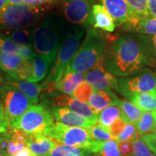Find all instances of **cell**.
I'll use <instances>...</instances> for the list:
<instances>
[{
    "label": "cell",
    "mask_w": 156,
    "mask_h": 156,
    "mask_svg": "<svg viewBox=\"0 0 156 156\" xmlns=\"http://www.w3.org/2000/svg\"><path fill=\"white\" fill-rule=\"evenodd\" d=\"M139 19L151 17L148 13V0H126Z\"/></svg>",
    "instance_id": "cell-31"
},
{
    "label": "cell",
    "mask_w": 156,
    "mask_h": 156,
    "mask_svg": "<svg viewBox=\"0 0 156 156\" xmlns=\"http://www.w3.org/2000/svg\"><path fill=\"white\" fill-rule=\"evenodd\" d=\"M129 123L130 122L122 118L116 119L112 125L109 126V130H110L111 134L114 136L115 139H116L117 136L122 133L126 126V124H129Z\"/></svg>",
    "instance_id": "cell-37"
},
{
    "label": "cell",
    "mask_w": 156,
    "mask_h": 156,
    "mask_svg": "<svg viewBox=\"0 0 156 156\" xmlns=\"http://www.w3.org/2000/svg\"><path fill=\"white\" fill-rule=\"evenodd\" d=\"M20 47L7 36L0 34V52L4 54H19Z\"/></svg>",
    "instance_id": "cell-33"
},
{
    "label": "cell",
    "mask_w": 156,
    "mask_h": 156,
    "mask_svg": "<svg viewBox=\"0 0 156 156\" xmlns=\"http://www.w3.org/2000/svg\"><path fill=\"white\" fill-rule=\"evenodd\" d=\"M155 114L153 112H144L140 119L134 123L136 132L139 136H142L152 132L154 123H155Z\"/></svg>",
    "instance_id": "cell-26"
},
{
    "label": "cell",
    "mask_w": 156,
    "mask_h": 156,
    "mask_svg": "<svg viewBox=\"0 0 156 156\" xmlns=\"http://www.w3.org/2000/svg\"><path fill=\"white\" fill-rule=\"evenodd\" d=\"M62 23L57 17L48 16L33 30V46L36 54L54 62L61 46Z\"/></svg>",
    "instance_id": "cell-2"
},
{
    "label": "cell",
    "mask_w": 156,
    "mask_h": 156,
    "mask_svg": "<svg viewBox=\"0 0 156 156\" xmlns=\"http://www.w3.org/2000/svg\"><path fill=\"white\" fill-rule=\"evenodd\" d=\"M140 139L156 155V134L149 133L145 134V135L140 136Z\"/></svg>",
    "instance_id": "cell-39"
},
{
    "label": "cell",
    "mask_w": 156,
    "mask_h": 156,
    "mask_svg": "<svg viewBox=\"0 0 156 156\" xmlns=\"http://www.w3.org/2000/svg\"><path fill=\"white\" fill-rule=\"evenodd\" d=\"M142 112H153L156 108V89L151 92L134 93L126 97Z\"/></svg>",
    "instance_id": "cell-19"
},
{
    "label": "cell",
    "mask_w": 156,
    "mask_h": 156,
    "mask_svg": "<svg viewBox=\"0 0 156 156\" xmlns=\"http://www.w3.org/2000/svg\"><path fill=\"white\" fill-rule=\"evenodd\" d=\"M8 84L12 85L20 90L27 98L32 101L34 104L38 103V96L43 90V85L36 83H30L28 81H19L15 80H9Z\"/></svg>",
    "instance_id": "cell-20"
},
{
    "label": "cell",
    "mask_w": 156,
    "mask_h": 156,
    "mask_svg": "<svg viewBox=\"0 0 156 156\" xmlns=\"http://www.w3.org/2000/svg\"><path fill=\"white\" fill-rule=\"evenodd\" d=\"M155 123H154V126L153 128V130H152V132L154 134H156V115H155Z\"/></svg>",
    "instance_id": "cell-48"
},
{
    "label": "cell",
    "mask_w": 156,
    "mask_h": 156,
    "mask_svg": "<svg viewBox=\"0 0 156 156\" xmlns=\"http://www.w3.org/2000/svg\"><path fill=\"white\" fill-rule=\"evenodd\" d=\"M105 58H106V56L101 58L94 67L85 74V80L93 87L95 84L102 80L108 73L106 67Z\"/></svg>",
    "instance_id": "cell-24"
},
{
    "label": "cell",
    "mask_w": 156,
    "mask_h": 156,
    "mask_svg": "<svg viewBox=\"0 0 156 156\" xmlns=\"http://www.w3.org/2000/svg\"><path fill=\"white\" fill-rule=\"evenodd\" d=\"M129 156H133V155H129Z\"/></svg>",
    "instance_id": "cell-51"
},
{
    "label": "cell",
    "mask_w": 156,
    "mask_h": 156,
    "mask_svg": "<svg viewBox=\"0 0 156 156\" xmlns=\"http://www.w3.org/2000/svg\"><path fill=\"white\" fill-rule=\"evenodd\" d=\"M105 62L108 73L119 77L156 66L147 36L135 33H124L115 38L111 42Z\"/></svg>",
    "instance_id": "cell-1"
},
{
    "label": "cell",
    "mask_w": 156,
    "mask_h": 156,
    "mask_svg": "<svg viewBox=\"0 0 156 156\" xmlns=\"http://www.w3.org/2000/svg\"><path fill=\"white\" fill-rule=\"evenodd\" d=\"M46 8L19 4L7 5L0 12V30L28 29L38 23Z\"/></svg>",
    "instance_id": "cell-4"
},
{
    "label": "cell",
    "mask_w": 156,
    "mask_h": 156,
    "mask_svg": "<svg viewBox=\"0 0 156 156\" xmlns=\"http://www.w3.org/2000/svg\"><path fill=\"white\" fill-rule=\"evenodd\" d=\"M132 155L133 156H155L149 147L140 140V137H136L132 140Z\"/></svg>",
    "instance_id": "cell-35"
},
{
    "label": "cell",
    "mask_w": 156,
    "mask_h": 156,
    "mask_svg": "<svg viewBox=\"0 0 156 156\" xmlns=\"http://www.w3.org/2000/svg\"><path fill=\"white\" fill-rule=\"evenodd\" d=\"M51 112L56 122L64 125L84 129H88L93 126L92 123L86 118L77 113L73 112L67 107L54 106Z\"/></svg>",
    "instance_id": "cell-13"
},
{
    "label": "cell",
    "mask_w": 156,
    "mask_h": 156,
    "mask_svg": "<svg viewBox=\"0 0 156 156\" xmlns=\"http://www.w3.org/2000/svg\"><path fill=\"white\" fill-rule=\"evenodd\" d=\"M7 5H8L7 0H0V12Z\"/></svg>",
    "instance_id": "cell-46"
},
{
    "label": "cell",
    "mask_w": 156,
    "mask_h": 156,
    "mask_svg": "<svg viewBox=\"0 0 156 156\" xmlns=\"http://www.w3.org/2000/svg\"><path fill=\"white\" fill-rule=\"evenodd\" d=\"M148 13L151 17H156V0H148Z\"/></svg>",
    "instance_id": "cell-43"
},
{
    "label": "cell",
    "mask_w": 156,
    "mask_h": 156,
    "mask_svg": "<svg viewBox=\"0 0 156 156\" xmlns=\"http://www.w3.org/2000/svg\"><path fill=\"white\" fill-rule=\"evenodd\" d=\"M8 5H19L23 4V0H7Z\"/></svg>",
    "instance_id": "cell-45"
},
{
    "label": "cell",
    "mask_w": 156,
    "mask_h": 156,
    "mask_svg": "<svg viewBox=\"0 0 156 156\" xmlns=\"http://www.w3.org/2000/svg\"><path fill=\"white\" fill-rule=\"evenodd\" d=\"M85 74L65 71L55 83V88L63 94L70 95L85 81Z\"/></svg>",
    "instance_id": "cell-16"
},
{
    "label": "cell",
    "mask_w": 156,
    "mask_h": 156,
    "mask_svg": "<svg viewBox=\"0 0 156 156\" xmlns=\"http://www.w3.org/2000/svg\"><path fill=\"white\" fill-rule=\"evenodd\" d=\"M55 140L58 145L83 148L87 151L93 143L87 129L68 126L60 123H54L47 135Z\"/></svg>",
    "instance_id": "cell-7"
},
{
    "label": "cell",
    "mask_w": 156,
    "mask_h": 156,
    "mask_svg": "<svg viewBox=\"0 0 156 156\" xmlns=\"http://www.w3.org/2000/svg\"><path fill=\"white\" fill-rule=\"evenodd\" d=\"M93 0H62L64 17L70 23L79 25H91Z\"/></svg>",
    "instance_id": "cell-10"
},
{
    "label": "cell",
    "mask_w": 156,
    "mask_h": 156,
    "mask_svg": "<svg viewBox=\"0 0 156 156\" xmlns=\"http://www.w3.org/2000/svg\"><path fill=\"white\" fill-rule=\"evenodd\" d=\"M107 50L108 45L105 36L95 30H87L79 51L66 71L87 73L106 56Z\"/></svg>",
    "instance_id": "cell-3"
},
{
    "label": "cell",
    "mask_w": 156,
    "mask_h": 156,
    "mask_svg": "<svg viewBox=\"0 0 156 156\" xmlns=\"http://www.w3.org/2000/svg\"><path fill=\"white\" fill-rule=\"evenodd\" d=\"M89 136L92 140L98 141H107L110 140H116L110 133L109 127H106L100 124H95L87 129Z\"/></svg>",
    "instance_id": "cell-30"
},
{
    "label": "cell",
    "mask_w": 156,
    "mask_h": 156,
    "mask_svg": "<svg viewBox=\"0 0 156 156\" xmlns=\"http://www.w3.org/2000/svg\"><path fill=\"white\" fill-rule=\"evenodd\" d=\"M119 98L112 91L97 90L93 89V91L90 97L88 104L93 110L98 114L99 112L111 106H116V103Z\"/></svg>",
    "instance_id": "cell-17"
},
{
    "label": "cell",
    "mask_w": 156,
    "mask_h": 156,
    "mask_svg": "<svg viewBox=\"0 0 156 156\" xmlns=\"http://www.w3.org/2000/svg\"><path fill=\"white\" fill-rule=\"evenodd\" d=\"M124 119L129 122L127 117L123 113L119 107L117 106H111L106 108L98 114V124L106 127H109L115 121L118 119Z\"/></svg>",
    "instance_id": "cell-21"
},
{
    "label": "cell",
    "mask_w": 156,
    "mask_h": 156,
    "mask_svg": "<svg viewBox=\"0 0 156 156\" xmlns=\"http://www.w3.org/2000/svg\"><path fill=\"white\" fill-rule=\"evenodd\" d=\"M0 156H9L8 153H7V151L5 149L2 148L0 147Z\"/></svg>",
    "instance_id": "cell-47"
},
{
    "label": "cell",
    "mask_w": 156,
    "mask_h": 156,
    "mask_svg": "<svg viewBox=\"0 0 156 156\" xmlns=\"http://www.w3.org/2000/svg\"><path fill=\"white\" fill-rule=\"evenodd\" d=\"M94 156H101L100 155H98V154H96V155H95Z\"/></svg>",
    "instance_id": "cell-50"
},
{
    "label": "cell",
    "mask_w": 156,
    "mask_h": 156,
    "mask_svg": "<svg viewBox=\"0 0 156 156\" xmlns=\"http://www.w3.org/2000/svg\"><path fill=\"white\" fill-rule=\"evenodd\" d=\"M156 89V75L145 69L133 75L116 77V91L124 96L134 93L151 92Z\"/></svg>",
    "instance_id": "cell-8"
},
{
    "label": "cell",
    "mask_w": 156,
    "mask_h": 156,
    "mask_svg": "<svg viewBox=\"0 0 156 156\" xmlns=\"http://www.w3.org/2000/svg\"><path fill=\"white\" fill-rule=\"evenodd\" d=\"M119 151L122 156L132 155V145L131 142H119Z\"/></svg>",
    "instance_id": "cell-41"
},
{
    "label": "cell",
    "mask_w": 156,
    "mask_h": 156,
    "mask_svg": "<svg viewBox=\"0 0 156 156\" xmlns=\"http://www.w3.org/2000/svg\"><path fill=\"white\" fill-rule=\"evenodd\" d=\"M91 25L106 32H114L116 25L109 13L100 4H94L91 14Z\"/></svg>",
    "instance_id": "cell-15"
},
{
    "label": "cell",
    "mask_w": 156,
    "mask_h": 156,
    "mask_svg": "<svg viewBox=\"0 0 156 156\" xmlns=\"http://www.w3.org/2000/svg\"><path fill=\"white\" fill-rule=\"evenodd\" d=\"M119 142L116 140L103 142L100 153L102 156H122L119 151Z\"/></svg>",
    "instance_id": "cell-34"
},
{
    "label": "cell",
    "mask_w": 156,
    "mask_h": 156,
    "mask_svg": "<svg viewBox=\"0 0 156 156\" xmlns=\"http://www.w3.org/2000/svg\"><path fill=\"white\" fill-rule=\"evenodd\" d=\"M60 0H23V4L36 7L46 8L58 2Z\"/></svg>",
    "instance_id": "cell-38"
},
{
    "label": "cell",
    "mask_w": 156,
    "mask_h": 156,
    "mask_svg": "<svg viewBox=\"0 0 156 156\" xmlns=\"http://www.w3.org/2000/svg\"><path fill=\"white\" fill-rule=\"evenodd\" d=\"M136 137H139V134L136 132L135 126L132 123H129L126 124L122 133L117 136L116 140L118 142H132Z\"/></svg>",
    "instance_id": "cell-36"
},
{
    "label": "cell",
    "mask_w": 156,
    "mask_h": 156,
    "mask_svg": "<svg viewBox=\"0 0 156 156\" xmlns=\"http://www.w3.org/2000/svg\"><path fill=\"white\" fill-rule=\"evenodd\" d=\"M90 153L83 148L58 145L48 156H86Z\"/></svg>",
    "instance_id": "cell-28"
},
{
    "label": "cell",
    "mask_w": 156,
    "mask_h": 156,
    "mask_svg": "<svg viewBox=\"0 0 156 156\" xmlns=\"http://www.w3.org/2000/svg\"><path fill=\"white\" fill-rule=\"evenodd\" d=\"M83 35L84 30L78 27L66 34L46 81L55 83L62 77L79 51Z\"/></svg>",
    "instance_id": "cell-6"
},
{
    "label": "cell",
    "mask_w": 156,
    "mask_h": 156,
    "mask_svg": "<svg viewBox=\"0 0 156 156\" xmlns=\"http://www.w3.org/2000/svg\"><path fill=\"white\" fill-rule=\"evenodd\" d=\"M93 91V87L85 80L75 89V90L70 95V96L77 98L83 103H88L90 97L92 94Z\"/></svg>",
    "instance_id": "cell-32"
},
{
    "label": "cell",
    "mask_w": 156,
    "mask_h": 156,
    "mask_svg": "<svg viewBox=\"0 0 156 156\" xmlns=\"http://www.w3.org/2000/svg\"><path fill=\"white\" fill-rule=\"evenodd\" d=\"M24 61L19 54H4L0 52V69L8 74L9 77L12 76Z\"/></svg>",
    "instance_id": "cell-23"
},
{
    "label": "cell",
    "mask_w": 156,
    "mask_h": 156,
    "mask_svg": "<svg viewBox=\"0 0 156 156\" xmlns=\"http://www.w3.org/2000/svg\"><path fill=\"white\" fill-rule=\"evenodd\" d=\"M19 55L22 57L25 61H31L36 55L34 49L32 47H20L19 51Z\"/></svg>",
    "instance_id": "cell-42"
},
{
    "label": "cell",
    "mask_w": 156,
    "mask_h": 156,
    "mask_svg": "<svg viewBox=\"0 0 156 156\" xmlns=\"http://www.w3.org/2000/svg\"><path fill=\"white\" fill-rule=\"evenodd\" d=\"M53 104L54 106L67 107L73 112L86 118L93 125H95L98 123V114L93 110L88 103L82 102L69 95H55L53 99Z\"/></svg>",
    "instance_id": "cell-12"
},
{
    "label": "cell",
    "mask_w": 156,
    "mask_h": 156,
    "mask_svg": "<svg viewBox=\"0 0 156 156\" xmlns=\"http://www.w3.org/2000/svg\"><path fill=\"white\" fill-rule=\"evenodd\" d=\"M0 98L9 123L34 105L20 90L8 83L0 85Z\"/></svg>",
    "instance_id": "cell-9"
},
{
    "label": "cell",
    "mask_w": 156,
    "mask_h": 156,
    "mask_svg": "<svg viewBox=\"0 0 156 156\" xmlns=\"http://www.w3.org/2000/svg\"><path fill=\"white\" fill-rule=\"evenodd\" d=\"M102 5L118 26L138 20L126 0H101Z\"/></svg>",
    "instance_id": "cell-11"
},
{
    "label": "cell",
    "mask_w": 156,
    "mask_h": 156,
    "mask_svg": "<svg viewBox=\"0 0 156 156\" xmlns=\"http://www.w3.org/2000/svg\"><path fill=\"white\" fill-rule=\"evenodd\" d=\"M116 106L122 109V111L127 117L130 123L134 124L136 121L140 119L142 114V112L133 103L127 101H123L119 99Z\"/></svg>",
    "instance_id": "cell-27"
},
{
    "label": "cell",
    "mask_w": 156,
    "mask_h": 156,
    "mask_svg": "<svg viewBox=\"0 0 156 156\" xmlns=\"http://www.w3.org/2000/svg\"><path fill=\"white\" fill-rule=\"evenodd\" d=\"M122 29L126 32L135 33L146 36H155L156 17L136 20L122 25Z\"/></svg>",
    "instance_id": "cell-18"
},
{
    "label": "cell",
    "mask_w": 156,
    "mask_h": 156,
    "mask_svg": "<svg viewBox=\"0 0 156 156\" xmlns=\"http://www.w3.org/2000/svg\"><path fill=\"white\" fill-rule=\"evenodd\" d=\"M54 124L51 112L42 105L34 104L10 123V127L26 134L46 136Z\"/></svg>",
    "instance_id": "cell-5"
},
{
    "label": "cell",
    "mask_w": 156,
    "mask_h": 156,
    "mask_svg": "<svg viewBox=\"0 0 156 156\" xmlns=\"http://www.w3.org/2000/svg\"><path fill=\"white\" fill-rule=\"evenodd\" d=\"M32 63L34 67V73L32 78L29 82L36 83L44 79L47 75L48 70L52 62L47 58L36 54L32 59Z\"/></svg>",
    "instance_id": "cell-22"
},
{
    "label": "cell",
    "mask_w": 156,
    "mask_h": 156,
    "mask_svg": "<svg viewBox=\"0 0 156 156\" xmlns=\"http://www.w3.org/2000/svg\"><path fill=\"white\" fill-rule=\"evenodd\" d=\"M10 127V123L5 114L2 105L0 103V134L5 132Z\"/></svg>",
    "instance_id": "cell-40"
},
{
    "label": "cell",
    "mask_w": 156,
    "mask_h": 156,
    "mask_svg": "<svg viewBox=\"0 0 156 156\" xmlns=\"http://www.w3.org/2000/svg\"><path fill=\"white\" fill-rule=\"evenodd\" d=\"M7 37L20 47H32L33 31L28 29H18L12 30Z\"/></svg>",
    "instance_id": "cell-25"
},
{
    "label": "cell",
    "mask_w": 156,
    "mask_h": 156,
    "mask_svg": "<svg viewBox=\"0 0 156 156\" xmlns=\"http://www.w3.org/2000/svg\"><path fill=\"white\" fill-rule=\"evenodd\" d=\"M153 114H155V115H156V108L155 109V110H154V111H153Z\"/></svg>",
    "instance_id": "cell-49"
},
{
    "label": "cell",
    "mask_w": 156,
    "mask_h": 156,
    "mask_svg": "<svg viewBox=\"0 0 156 156\" xmlns=\"http://www.w3.org/2000/svg\"><path fill=\"white\" fill-rule=\"evenodd\" d=\"M147 38L151 42L154 57H155L156 61V35L155 36H147Z\"/></svg>",
    "instance_id": "cell-44"
},
{
    "label": "cell",
    "mask_w": 156,
    "mask_h": 156,
    "mask_svg": "<svg viewBox=\"0 0 156 156\" xmlns=\"http://www.w3.org/2000/svg\"><path fill=\"white\" fill-rule=\"evenodd\" d=\"M25 145L36 156H48L58 144L52 138L42 134H26Z\"/></svg>",
    "instance_id": "cell-14"
},
{
    "label": "cell",
    "mask_w": 156,
    "mask_h": 156,
    "mask_svg": "<svg viewBox=\"0 0 156 156\" xmlns=\"http://www.w3.org/2000/svg\"><path fill=\"white\" fill-rule=\"evenodd\" d=\"M33 73H34V67H33L32 60L24 61L19 66L12 76L10 77V79L15 80L29 82L32 78Z\"/></svg>",
    "instance_id": "cell-29"
}]
</instances>
